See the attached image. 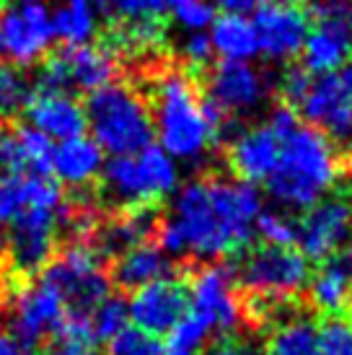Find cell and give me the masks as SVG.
<instances>
[{
    "mask_svg": "<svg viewBox=\"0 0 352 355\" xmlns=\"http://www.w3.org/2000/svg\"><path fill=\"white\" fill-rule=\"evenodd\" d=\"M262 195L254 184L231 179H195L176 192L171 216L158 228V247L168 257L220 259L249 244Z\"/></svg>",
    "mask_w": 352,
    "mask_h": 355,
    "instance_id": "obj_1",
    "label": "cell"
},
{
    "mask_svg": "<svg viewBox=\"0 0 352 355\" xmlns=\"http://www.w3.org/2000/svg\"><path fill=\"white\" fill-rule=\"evenodd\" d=\"M340 174L342 164L332 140L308 125H295L280 138V156L267 179V189L283 207L306 210L332 192Z\"/></svg>",
    "mask_w": 352,
    "mask_h": 355,
    "instance_id": "obj_2",
    "label": "cell"
},
{
    "mask_svg": "<svg viewBox=\"0 0 352 355\" xmlns=\"http://www.w3.org/2000/svg\"><path fill=\"white\" fill-rule=\"evenodd\" d=\"M153 135L176 164H195L215 146L218 132L207 122L195 83L182 70H168L153 86Z\"/></svg>",
    "mask_w": 352,
    "mask_h": 355,
    "instance_id": "obj_3",
    "label": "cell"
},
{
    "mask_svg": "<svg viewBox=\"0 0 352 355\" xmlns=\"http://www.w3.org/2000/svg\"><path fill=\"white\" fill-rule=\"evenodd\" d=\"M86 109V128L98 148L112 156H127L153 143V117L143 94L130 83H107L91 91Z\"/></svg>",
    "mask_w": 352,
    "mask_h": 355,
    "instance_id": "obj_4",
    "label": "cell"
},
{
    "mask_svg": "<svg viewBox=\"0 0 352 355\" xmlns=\"http://www.w3.org/2000/svg\"><path fill=\"white\" fill-rule=\"evenodd\" d=\"M104 192L122 207H150L179 189V164L161 146L112 156L104 164Z\"/></svg>",
    "mask_w": 352,
    "mask_h": 355,
    "instance_id": "obj_5",
    "label": "cell"
},
{
    "mask_svg": "<svg viewBox=\"0 0 352 355\" xmlns=\"http://www.w3.org/2000/svg\"><path fill=\"white\" fill-rule=\"evenodd\" d=\"M44 280L58 291L68 311L91 314L109 296L112 277H109L101 252L83 241L62 249L52 262H47Z\"/></svg>",
    "mask_w": 352,
    "mask_h": 355,
    "instance_id": "obj_6",
    "label": "cell"
},
{
    "mask_svg": "<svg viewBox=\"0 0 352 355\" xmlns=\"http://www.w3.org/2000/svg\"><path fill=\"white\" fill-rule=\"evenodd\" d=\"M308 259L293 247H259L241 262V283L267 304L298 296L308 286Z\"/></svg>",
    "mask_w": 352,
    "mask_h": 355,
    "instance_id": "obj_7",
    "label": "cell"
},
{
    "mask_svg": "<svg viewBox=\"0 0 352 355\" xmlns=\"http://www.w3.org/2000/svg\"><path fill=\"white\" fill-rule=\"evenodd\" d=\"M55 42L52 10L44 0H16L0 13V62L29 68Z\"/></svg>",
    "mask_w": 352,
    "mask_h": 355,
    "instance_id": "obj_8",
    "label": "cell"
},
{
    "mask_svg": "<svg viewBox=\"0 0 352 355\" xmlns=\"http://www.w3.org/2000/svg\"><path fill=\"white\" fill-rule=\"evenodd\" d=\"M70 220V205H26L8 226V257L16 272L42 270L52 259L58 231Z\"/></svg>",
    "mask_w": 352,
    "mask_h": 355,
    "instance_id": "obj_9",
    "label": "cell"
},
{
    "mask_svg": "<svg viewBox=\"0 0 352 355\" xmlns=\"http://www.w3.org/2000/svg\"><path fill=\"white\" fill-rule=\"evenodd\" d=\"M117 76V58L109 47L78 44L55 52L42 65L39 89L58 91H96Z\"/></svg>",
    "mask_w": 352,
    "mask_h": 355,
    "instance_id": "obj_10",
    "label": "cell"
},
{
    "mask_svg": "<svg viewBox=\"0 0 352 355\" xmlns=\"http://www.w3.org/2000/svg\"><path fill=\"white\" fill-rule=\"evenodd\" d=\"M254 31L259 55H264L272 62H285L301 55V47L306 42V34L311 29V21L301 6L293 0H272L262 3L254 10Z\"/></svg>",
    "mask_w": 352,
    "mask_h": 355,
    "instance_id": "obj_11",
    "label": "cell"
},
{
    "mask_svg": "<svg viewBox=\"0 0 352 355\" xmlns=\"http://www.w3.org/2000/svg\"><path fill=\"white\" fill-rule=\"evenodd\" d=\"M267 94H270V78L252 62L220 60L207 73V101H213L223 112V117L254 114L267 101Z\"/></svg>",
    "mask_w": 352,
    "mask_h": 355,
    "instance_id": "obj_12",
    "label": "cell"
},
{
    "mask_svg": "<svg viewBox=\"0 0 352 355\" xmlns=\"http://www.w3.org/2000/svg\"><path fill=\"white\" fill-rule=\"evenodd\" d=\"M68 314V306L55 288L44 277L37 283L21 288L13 311H10V329L13 340L24 345H39L47 337L58 335L62 319Z\"/></svg>",
    "mask_w": 352,
    "mask_h": 355,
    "instance_id": "obj_13",
    "label": "cell"
},
{
    "mask_svg": "<svg viewBox=\"0 0 352 355\" xmlns=\"http://www.w3.org/2000/svg\"><path fill=\"white\" fill-rule=\"evenodd\" d=\"M298 109L308 128L319 130L324 138L337 143L352 140V96L344 89L340 73L313 76Z\"/></svg>",
    "mask_w": 352,
    "mask_h": 355,
    "instance_id": "obj_14",
    "label": "cell"
},
{
    "mask_svg": "<svg viewBox=\"0 0 352 355\" xmlns=\"http://www.w3.org/2000/svg\"><path fill=\"white\" fill-rule=\"evenodd\" d=\"M189 291V311L197 314L213 332H234L241 322V301L236 291V277L228 267L210 265L200 270Z\"/></svg>",
    "mask_w": 352,
    "mask_h": 355,
    "instance_id": "obj_15",
    "label": "cell"
},
{
    "mask_svg": "<svg viewBox=\"0 0 352 355\" xmlns=\"http://www.w3.org/2000/svg\"><path fill=\"white\" fill-rule=\"evenodd\" d=\"M352 236V202L347 198H324L306 207L298 223V239L306 259H326L337 254Z\"/></svg>",
    "mask_w": 352,
    "mask_h": 355,
    "instance_id": "obj_16",
    "label": "cell"
},
{
    "mask_svg": "<svg viewBox=\"0 0 352 355\" xmlns=\"http://www.w3.org/2000/svg\"><path fill=\"white\" fill-rule=\"evenodd\" d=\"M186 311H189L186 283L168 275L132 291V298L127 304L132 324L156 337L168 335Z\"/></svg>",
    "mask_w": 352,
    "mask_h": 355,
    "instance_id": "obj_17",
    "label": "cell"
},
{
    "mask_svg": "<svg viewBox=\"0 0 352 355\" xmlns=\"http://www.w3.org/2000/svg\"><path fill=\"white\" fill-rule=\"evenodd\" d=\"M24 112L29 119V128L47 135L52 143L86 132V109L70 91L39 89L29 96Z\"/></svg>",
    "mask_w": 352,
    "mask_h": 355,
    "instance_id": "obj_18",
    "label": "cell"
},
{
    "mask_svg": "<svg viewBox=\"0 0 352 355\" xmlns=\"http://www.w3.org/2000/svg\"><path fill=\"white\" fill-rule=\"evenodd\" d=\"M280 156V138L267 122L238 132L228 148V164L246 184L267 182Z\"/></svg>",
    "mask_w": 352,
    "mask_h": 355,
    "instance_id": "obj_19",
    "label": "cell"
},
{
    "mask_svg": "<svg viewBox=\"0 0 352 355\" xmlns=\"http://www.w3.org/2000/svg\"><path fill=\"white\" fill-rule=\"evenodd\" d=\"M26 205L62 207L68 205L58 182L47 174L34 171H6L0 177V228H8L10 220Z\"/></svg>",
    "mask_w": 352,
    "mask_h": 355,
    "instance_id": "obj_20",
    "label": "cell"
},
{
    "mask_svg": "<svg viewBox=\"0 0 352 355\" xmlns=\"http://www.w3.org/2000/svg\"><path fill=\"white\" fill-rule=\"evenodd\" d=\"M49 171L65 187H88L104 171V150L98 148L96 140L86 132L76 135V138L60 140L58 146H52Z\"/></svg>",
    "mask_w": 352,
    "mask_h": 355,
    "instance_id": "obj_21",
    "label": "cell"
},
{
    "mask_svg": "<svg viewBox=\"0 0 352 355\" xmlns=\"http://www.w3.org/2000/svg\"><path fill=\"white\" fill-rule=\"evenodd\" d=\"M350 52L347 21H316V26L308 29L303 47H301L303 70L313 76L337 73L344 68Z\"/></svg>",
    "mask_w": 352,
    "mask_h": 355,
    "instance_id": "obj_22",
    "label": "cell"
},
{
    "mask_svg": "<svg viewBox=\"0 0 352 355\" xmlns=\"http://www.w3.org/2000/svg\"><path fill=\"white\" fill-rule=\"evenodd\" d=\"M308 296L324 314H342L352 298V249H340L324 259L322 270L308 277Z\"/></svg>",
    "mask_w": 352,
    "mask_h": 355,
    "instance_id": "obj_23",
    "label": "cell"
},
{
    "mask_svg": "<svg viewBox=\"0 0 352 355\" xmlns=\"http://www.w3.org/2000/svg\"><path fill=\"white\" fill-rule=\"evenodd\" d=\"M156 231L158 220L150 207H125L119 216L98 228V252L122 254L127 249L146 244Z\"/></svg>",
    "mask_w": 352,
    "mask_h": 355,
    "instance_id": "obj_24",
    "label": "cell"
},
{
    "mask_svg": "<svg viewBox=\"0 0 352 355\" xmlns=\"http://www.w3.org/2000/svg\"><path fill=\"white\" fill-rule=\"evenodd\" d=\"M171 270V262H168V254L156 244H140V247H132L127 252H122L117 257V265L112 270V277L119 288L125 291H137V288L148 286L153 280H161V277L168 275Z\"/></svg>",
    "mask_w": 352,
    "mask_h": 355,
    "instance_id": "obj_25",
    "label": "cell"
},
{
    "mask_svg": "<svg viewBox=\"0 0 352 355\" xmlns=\"http://www.w3.org/2000/svg\"><path fill=\"white\" fill-rule=\"evenodd\" d=\"M207 37H210V44H213V55H220V60L252 62L259 55L254 24L246 16H228V13H223L220 19L210 24Z\"/></svg>",
    "mask_w": 352,
    "mask_h": 355,
    "instance_id": "obj_26",
    "label": "cell"
},
{
    "mask_svg": "<svg viewBox=\"0 0 352 355\" xmlns=\"http://www.w3.org/2000/svg\"><path fill=\"white\" fill-rule=\"evenodd\" d=\"M52 31L55 40L65 42V47L88 44L98 31L96 0H62L52 10Z\"/></svg>",
    "mask_w": 352,
    "mask_h": 355,
    "instance_id": "obj_27",
    "label": "cell"
},
{
    "mask_svg": "<svg viewBox=\"0 0 352 355\" xmlns=\"http://www.w3.org/2000/svg\"><path fill=\"white\" fill-rule=\"evenodd\" d=\"M267 355H322L319 327L308 316H293L277 327L267 343Z\"/></svg>",
    "mask_w": 352,
    "mask_h": 355,
    "instance_id": "obj_28",
    "label": "cell"
},
{
    "mask_svg": "<svg viewBox=\"0 0 352 355\" xmlns=\"http://www.w3.org/2000/svg\"><path fill=\"white\" fill-rule=\"evenodd\" d=\"M161 42H164L161 21H135V24H119L109 50L122 55H146L156 50Z\"/></svg>",
    "mask_w": 352,
    "mask_h": 355,
    "instance_id": "obj_29",
    "label": "cell"
},
{
    "mask_svg": "<svg viewBox=\"0 0 352 355\" xmlns=\"http://www.w3.org/2000/svg\"><path fill=\"white\" fill-rule=\"evenodd\" d=\"M213 337V329L197 314L186 311L176 327L168 332V340L164 345V355H202Z\"/></svg>",
    "mask_w": 352,
    "mask_h": 355,
    "instance_id": "obj_30",
    "label": "cell"
},
{
    "mask_svg": "<svg viewBox=\"0 0 352 355\" xmlns=\"http://www.w3.org/2000/svg\"><path fill=\"white\" fill-rule=\"evenodd\" d=\"M13 143H16V161H19L21 171L47 174L52 146H55L47 135L37 132L34 128H21L13 130Z\"/></svg>",
    "mask_w": 352,
    "mask_h": 355,
    "instance_id": "obj_31",
    "label": "cell"
},
{
    "mask_svg": "<svg viewBox=\"0 0 352 355\" xmlns=\"http://www.w3.org/2000/svg\"><path fill=\"white\" fill-rule=\"evenodd\" d=\"M98 13H107L117 24L161 21L166 13V0H96Z\"/></svg>",
    "mask_w": 352,
    "mask_h": 355,
    "instance_id": "obj_32",
    "label": "cell"
},
{
    "mask_svg": "<svg viewBox=\"0 0 352 355\" xmlns=\"http://www.w3.org/2000/svg\"><path fill=\"white\" fill-rule=\"evenodd\" d=\"M29 96V80L21 73V68L0 62V119L16 117L19 112H24Z\"/></svg>",
    "mask_w": 352,
    "mask_h": 355,
    "instance_id": "obj_33",
    "label": "cell"
},
{
    "mask_svg": "<svg viewBox=\"0 0 352 355\" xmlns=\"http://www.w3.org/2000/svg\"><path fill=\"white\" fill-rule=\"evenodd\" d=\"M88 316H91V327H94L96 340H107V343L114 335H119L130 322L127 304L117 296H107Z\"/></svg>",
    "mask_w": 352,
    "mask_h": 355,
    "instance_id": "obj_34",
    "label": "cell"
},
{
    "mask_svg": "<svg viewBox=\"0 0 352 355\" xmlns=\"http://www.w3.org/2000/svg\"><path fill=\"white\" fill-rule=\"evenodd\" d=\"M166 10H171L174 21L192 31H205L215 21V8L210 6V0H166Z\"/></svg>",
    "mask_w": 352,
    "mask_h": 355,
    "instance_id": "obj_35",
    "label": "cell"
},
{
    "mask_svg": "<svg viewBox=\"0 0 352 355\" xmlns=\"http://www.w3.org/2000/svg\"><path fill=\"white\" fill-rule=\"evenodd\" d=\"M254 231H259V236L264 239L267 247H293L295 239H298V223L285 213H277V210L259 213Z\"/></svg>",
    "mask_w": 352,
    "mask_h": 355,
    "instance_id": "obj_36",
    "label": "cell"
},
{
    "mask_svg": "<svg viewBox=\"0 0 352 355\" xmlns=\"http://www.w3.org/2000/svg\"><path fill=\"white\" fill-rule=\"evenodd\" d=\"M109 355H164V343L137 327H125L109 340Z\"/></svg>",
    "mask_w": 352,
    "mask_h": 355,
    "instance_id": "obj_37",
    "label": "cell"
},
{
    "mask_svg": "<svg viewBox=\"0 0 352 355\" xmlns=\"http://www.w3.org/2000/svg\"><path fill=\"white\" fill-rule=\"evenodd\" d=\"M322 355H352V319L334 316L319 329Z\"/></svg>",
    "mask_w": 352,
    "mask_h": 355,
    "instance_id": "obj_38",
    "label": "cell"
},
{
    "mask_svg": "<svg viewBox=\"0 0 352 355\" xmlns=\"http://www.w3.org/2000/svg\"><path fill=\"white\" fill-rule=\"evenodd\" d=\"M62 345L70 347H83V350H91V345L96 343V335H94V327H91V316L78 314V311H68L62 324L58 329Z\"/></svg>",
    "mask_w": 352,
    "mask_h": 355,
    "instance_id": "obj_39",
    "label": "cell"
},
{
    "mask_svg": "<svg viewBox=\"0 0 352 355\" xmlns=\"http://www.w3.org/2000/svg\"><path fill=\"white\" fill-rule=\"evenodd\" d=\"M182 58L189 65H195V68H202V65L210 62V58H213V44H210V37H207L205 31L186 34V40L182 42Z\"/></svg>",
    "mask_w": 352,
    "mask_h": 355,
    "instance_id": "obj_40",
    "label": "cell"
},
{
    "mask_svg": "<svg viewBox=\"0 0 352 355\" xmlns=\"http://www.w3.org/2000/svg\"><path fill=\"white\" fill-rule=\"evenodd\" d=\"M311 83V73L303 68H290L280 80V91H283V99L288 107H298V101L303 99L306 89Z\"/></svg>",
    "mask_w": 352,
    "mask_h": 355,
    "instance_id": "obj_41",
    "label": "cell"
},
{
    "mask_svg": "<svg viewBox=\"0 0 352 355\" xmlns=\"http://www.w3.org/2000/svg\"><path fill=\"white\" fill-rule=\"evenodd\" d=\"M202 355H262V353L256 350L254 343H249L244 337L228 335V337H223V340L213 343L210 347H205Z\"/></svg>",
    "mask_w": 352,
    "mask_h": 355,
    "instance_id": "obj_42",
    "label": "cell"
},
{
    "mask_svg": "<svg viewBox=\"0 0 352 355\" xmlns=\"http://www.w3.org/2000/svg\"><path fill=\"white\" fill-rule=\"evenodd\" d=\"M350 13V0H319L316 3V19L319 21H347Z\"/></svg>",
    "mask_w": 352,
    "mask_h": 355,
    "instance_id": "obj_43",
    "label": "cell"
},
{
    "mask_svg": "<svg viewBox=\"0 0 352 355\" xmlns=\"http://www.w3.org/2000/svg\"><path fill=\"white\" fill-rule=\"evenodd\" d=\"M210 6L220 8L228 16H249L262 6V0H210Z\"/></svg>",
    "mask_w": 352,
    "mask_h": 355,
    "instance_id": "obj_44",
    "label": "cell"
},
{
    "mask_svg": "<svg viewBox=\"0 0 352 355\" xmlns=\"http://www.w3.org/2000/svg\"><path fill=\"white\" fill-rule=\"evenodd\" d=\"M0 355H24V347L8 335H0Z\"/></svg>",
    "mask_w": 352,
    "mask_h": 355,
    "instance_id": "obj_45",
    "label": "cell"
},
{
    "mask_svg": "<svg viewBox=\"0 0 352 355\" xmlns=\"http://www.w3.org/2000/svg\"><path fill=\"white\" fill-rule=\"evenodd\" d=\"M42 355H91V350H83V347H70V345H60V347H52L47 353Z\"/></svg>",
    "mask_w": 352,
    "mask_h": 355,
    "instance_id": "obj_46",
    "label": "cell"
},
{
    "mask_svg": "<svg viewBox=\"0 0 352 355\" xmlns=\"http://www.w3.org/2000/svg\"><path fill=\"white\" fill-rule=\"evenodd\" d=\"M340 78H342L344 89L350 91V96H352V65H344L342 73H340Z\"/></svg>",
    "mask_w": 352,
    "mask_h": 355,
    "instance_id": "obj_47",
    "label": "cell"
},
{
    "mask_svg": "<svg viewBox=\"0 0 352 355\" xmlns=\"http://www.w3.org/2000/svg\"><path fill=\"white\" fill-rule=\"evenodd\" d=\"M347 34H350V50H352V13L350 19H347Z\"/></svg>",
    "mask_w": 352,
    "mask_h": 355,
    "instance_id": "obj_48",
    "label": "cell"
},
{
    "mask_svg": "<svg viewBox=\"0 0 352 355\" xmlns=\"http://www.w3.org/2000/svg\"><path fill=\"white\" fill-rule=\"evenodd\" d=\"M0 13H3V0H0Z\"/></svg>",
    "mask_w": 352,
    "mask_h": 355,
    "instance_id": "obj_49",
    "label": "cell"
}]
</instances>
